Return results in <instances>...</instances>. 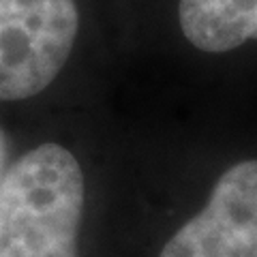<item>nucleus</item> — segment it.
Returning <instances> with one entry per match:
<instances>
[{
	"label": "nucleus",
	"instance_id": "obj_1",
	"mask_svg": "<svg viewBox=\"0 0 257 257\" xmlns=\"http://www.w3.org/2000/svg\"><path fill=\"white\" fill-rule=\"evenodd\" d=\"M84 174L58 144H41L5 172L0 257H77Z\"/></svg>",
	"mask_w": 257,
	"mask_h": 257
},
{
	"label": "nucleus",
	"instance_id": "obj_2",
	"mask_svg": "<svg viewBox=\"0 0 257 257\" xmlns=\"http://www.w3.org/2000/svg\"><path fill=\"white\" fill-rule=\"evenodd\" d=\"M79 30L75 0H0V101H24L67 64Z\"/></svg>",
	"mask_w": 257,
	"mask_h": 257
},
{
	"label": "nucleus",
	"instance_id": "obj_3",
	"mask_svg": "<svg viewBox=\"0 0 257 257\" xmlns=\"http://www.w3.org/2000/svg\"><path fill=\"white\" fill-rule=\"evenodd\" d=\"M159 257H257V159L231 165Z\"/></svg>",
	"mask_w": 257,
	"mask_h": 257
},
{
	"label": "nucleus",
	"instance_id": "obj_4",
	"mask_svg": "<svg viewBox=\"0 0 257 257\" xmlns=\"http://www.w3.org/2000/svg\"><path fill=\"white\" fill-rule=\"evenodd\" d=\"M178 22L197 50L223 54L257 41V0H180Z\"/></svg>",
	"mask_w": 257,
	"mask_h": 257
},
{
	"label": "nucleus",
	"instance_id": "obj_5",
	"mask_svg": "<svg viewBox=\"0 0 257 257\" xmlns=\"http://www.w3.org/2000/svg\"><path fill=\"white\" fill-rule=\"evenodd\" d=\"M7 157H9V144H7V135L0 128V184H3L5 172H7Z\"/></svg>",
	"mask_w": 257,
	"mask_h": 257
}]
</instances>
